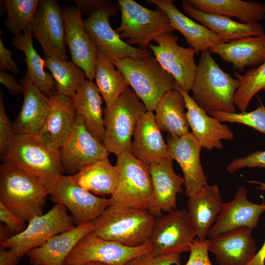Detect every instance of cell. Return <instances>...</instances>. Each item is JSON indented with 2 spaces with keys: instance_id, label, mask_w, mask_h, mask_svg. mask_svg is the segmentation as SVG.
<instances>
[{
  "instance_id": "cell-48",
  "label": "cell",
  "mask_w": 265,
  "mask_h": 265,
  "mask_svg": "<svg viewBox=\"0 0 265 265\" xmlns=\"http://www.w3.org/2000/svg\"><path fill=\"white\" fill-rule=\"evenodd\" d=\"M21 258L12 249L0 248V265H17Z\"/></svg>"
},
{
  "instance_id": "cell-40",
  "label": "cell",
  "mask_w": 265,
  "mask_h": 265,
  "mask_svg": "<svg viewBox=\"0 0 265 265\" xmlns=\"http://www.w3.org/2000/svg\"><path fill=\"white\" fill-rule=\"evenodd\" d=\"M209 114L221 122L243 124L265 134V106L262 103L251 111L239 113L211 111Z\"/></svg>"
},
{
  "instance_id": "cell-3",
  "label": "cell",
  "mask_w": 265,
  "mask_h": 265,
  "mask_svg": "<svg viewBox=\"0 0 265 265\" xmlns=\"http://www.w3.org/2000/svg\"><path fill=\"white\" fill-rule=\"evenodd\" d=\"M49 192L36 177L4 164L0 168V202L24 221L43 214Z\"/></svg>"
},
{
  "instance_id": "cell-43",
  "label": "cell",
  "mask_w": 265,
  "mask_h": 265,
  "mask_svg": "<svg viewBox=\"0 0 265 265\" xmlns=\"http://www.w3.org/2000/svg\"><path fill=\"white\" fill-rule=\"evenodd\" d=\"M13 124L7 116L4 106L2 94L0 93V156L2 158L14 135Z\"/></svg>"
},
{
  "instance_id": "cell-24",
  "label": "cell",
  "mask_w": 265,
  "mask_h": 265,
  "mask_svg": "<svg viewBox=\"0 0 265 265\" xmlns=\"http://www.w3.org/2000/svg\"><path fill=\"white\" fill-rule=\"evenodd\" d=\"M130 152L147 165L170 157L168 146L164 140L154 112L146 111L139 119L133 132Z\"/></svg>"
},
{
  "instance_id": "cell-5",
  "label": "cell",
  "mask_w": 265,
  "mask_h": 265,
  "mask_svg": "<svg viewBox=\"0 0 265 265\" xmlns=\"http://www.w3.org/2000/svg\"><path fill=\"white\" fill-rule=\"evenodd\" d=\"M156 219L147 210L110 205L92 221V232L104 239L136 247L149 239Z\"/></svg>"
},
{
  "instance_id": "cell-7",
  "label": "cell",
  "mask_w": 265,
  "mask_h": 265,
  "mask_svg": "<svg viewBox=\"0 0 265 265\" xmlns=\"http://www.w3.org/2000/svg\"><path fill=\"white\" fill-rule=\"evenodd\" d=\"M120 171L118 186L111 195L110 205L148 210L153 199V187L149 166L125 151L117 157Z\"/></svg>"
},
{
  "instance_id": "cell-53",
  "label": "cell",
  "mask_w": 265,
  "mask_h": 265,
  "mask_svg": "<svg viewBox=\"0 0 265 265\" xmlns=\"http://www.w3.org/2000/svg\"><path fill=\"white\" fill-rule=\"evenodd\" d=\"M70 265H108L98 262H88L84 263Z\"/></svg>"
},
{
  "instance_id": "cell-27",
  "label": "cell",
  "mask_w": 265,
  "mask_h": 265,
  "mask_svg": "<svg viewBox=\"0 0 265 265\" xmlns=\"http://www.w3.org/2000/svg\"><path fill=\"white\" fill-rule=\"evenodd\" d=\"M146 2L156 5L166 14L172 29L178 30L184 36L196 54L224 42L206 26L182 13L175 5L173 0H147Z\"/></svg>"
},
{
  "instance_id": "cell-44",
  "label": "cell",
  "mask_w": 265,
  "mask_h": 265,
  "mask_svg": "<svg viewBox=\"0 0 265 265\" xmlns=\"http://www.w3.org/2000/svg\"><path fill=\"white\" fill-rule=\"evenodd\" d=\"M189 252V256L185 265H212L209 256L208 238L201 241L196 238Z\"/></svg>"
},
{
  "instance_id": "cell-41",
  "label": "cell",
  "mask_w": 265,
  "mask_h": 265,
  "mask_svg": "<svg viewBox=\"0 0 265 265\" xmlns=\"http://www.w3.org/2000/svg\"><path fill=\"white\" fill-rule=\"evenodd\" d=\"M180 255L157 254L152 251L134 257L124 265H181Z\"/></svg>"
},
{
  "instance_id": "cell-33",
  "label": "cell",
  "mask_w": 265,
  "mask_h": 265,
  "mask_svg": "<svg viewBox=\"0 0 265 265\" xmlns=\"http://www.w3.org/2000/svg\"><path fill=\"white\" fill-rule=\"evenodd\" d=\"M80 186L98 196L112 195L120 179L118 167L108 158L98 161L71 175Z\"/></svg>"
},
{
  "instance_id": "cell-21",
  "label": "cell",
  "mask_w": 265,
  "mask_h": 265,
  "mask_svg": "<svg viewBox=\"0 0 265 265\" xmlns=\"http://www.w3.org/2000/svg\"><path fill=\"white\" fill-rule=\"evenodd\" d=\"M175 88L183 95L185 101L186 119L191 133L202 148L208 150L223 148L222 140L231 141L234 133L226 125L209 115L194 101L188 92L181 89L175 83Z\"/></svg>"
},
{
  "instance_id": "cell-22",
  "label": "cell",
  "mask_w": 265,
  "mask_h": 265,
  "mask_svg": "<svg viewBox=\"0 0 265 265\" xmlns=\"http://www.w3.org/2000/svg\"><path fill=\"white\" fill-rule=\"evenodd\" d=\"M251 232L238 228L208 238L209 251L219 265H248L257 252Z\"/></svg>"
},
{
  "instance_id": "cell-50",
  "label": "cell",
  "mask_w": 265,
  "mask_h": 265,
  "mask_svg": "<svg viewBox=\"0 0 265 265\" xmlns=\"http://www.w3.org/2000/svg\"><path fill=\"white\" fill-rule=\"evenodd\" d=\"M248 265H265V240L261 248L256 252Z\"/></svg>"
},
{
  "instance_id": "cell-46",
  "label": "cell",
  "mask_w": 265,
  "mask_h": 265,
  "mask_svg": "<svg viewBox=\"0 0 265 265\" xmlns=\"http://www.w3.org/2000/svg\"><path fill=\"white\" fill-rule=\"evenodd\" d=\"M13 53L4 45L0 39V67L3 70H9L15 75L21 74L17 63L12 59Z\"/></svg>"
},
{
  "instance_id": "cell-51",
  "label": "cell",
  "mask_w": 265,
  "mask_h": 265,
  "mask_svg": "<svg viewBox=\"0 0 265 265\" xmlns=\"http://www.w3.org/2000/svg\"><path fill=\"white\" fill-rule=\"evenodd\" d=\"M11 234V232L9 228L6 225H3L1 223L0 228V243L12 236L10 235Z\"/></svg>"
},
{
  "instance_id": "cell-29",
  "label": "cell",
  "mask_w": 265,
  "mask_h": 265,
  "mask_svg": "<svg viewBox=\"0 0 265 265\" xmlns=\"http://www.w3.org/2000/svg\"><path fill=\"white\" fill-rule=\"evenodd\" d=\"M209 50L231 63L234 70L241 72L246 67H256L265 61V33L222 42Z\"/></svg>"
},
{
  "instance_id": "cell-47",
  "label": "cell",
  "mask_w": 265,
  "mask_h": 265,
  "mask_svg": "<svg viewBox=\"0 0 265 265\" xmlns=\"http://www.w3.org/2000/svg\"><path fill=\"white\" fill-rule=\"evenodd\" d=\"M0 82L13 95H18L23 92V88L14 76L7 73L3 69H0Z\"/></svg>"
},
{
  "instance_id": "cell-1",
  "label": "cell",
  "mask_w": 265,
  "mask_h": 265,
  "mask_svg": "<svg viewBox=\"0 0 265 265\" xmlns=\"http://www.w3.org/2000/svg\"><path fill=\"white\" fill-rule=\"evenodd\" d=\"M3 163L38 178L49 195L64 172L59 149L48 144L37 134H14L2 158Z\"/></svg>"
},
{
  "instance_id": "cell-14",
  "label": "cell",
  "mask_w": 265,
  "mask_h": 265,
  "mask_svg": "<svg viewBox=\"0 0 265 265\" xmlns=\"http://www.w3.org/2000/svg\"><path fill=\"white\" fill-rule=\"evenodd\" d=\"M59 153L64 172L70 175L108 158L109 154L103 143L89 132L82 119L77 115L72 130Z\"/></svg>"
},
{
  "instance_id": "cell-31",
  "label": "cell",
  "mask_w": 265,
  "mask_h": 265,
  "mask_svg": "<svg viewBox=\"0 0 265 265\" xmlns=\"http://www.w3.org/2000/svg\"><path fill=\"white\" fill-rule=\"evenodd\" d=\"M182 5L186 14L217 35L224 42L265 34L263 26L260 23H243L221 15L201 11L190 6L185 0L182 1Z\"/></svg>"
},
{
  "instance_id": "cell-10",
  "label": "cell",
  "mask_w": 265,
  "mask_h": 265,
  "mask_svg": "<svg viewBox=\"0 0 265 265\" xmlns=\"http://www.w3.org/2000/svg\"><path fill=\"white\" fill-rule=\"evenodd\" d=\"M75 226L73 217L67 213V209L57 204L45 214L33 217L22 232L1 242L0 248L12 249L22 258L53 237Z\"/></svg>"
},
{
  "instance_id": "cell-6",
  "label": "cell",
  "mask_w": 265,
  "mask_h": 265,
  "mask_svg": "<svg viewBox=\"0 0 265 265\" xmlns=\"http://www.w3.org/2000/svg\"><path fill=\"white\" fill-rule=\"evenodd\" d=\"M104 110L105 136L103 144L108 153L116 157L130 151L136 126L147 111L130 86Z\"/></svg>"
},
{
  "instance_id": "cell-18",
  "label": "cell",
  "mask_w": 265,
  "mask_h": 265,
  "mask_svg": "<svg viewBox=\"0 0 265 265\" xmlns=\"http://www.w3.org/2000/svg\"><path fill=\"white\" fill-rule=\"evenodd\" d=\"M62 13L65 42L72 61L84 71L88 80L93 81L98 53L85 29L82 14L77 7L72 5L64 7Z\"/></svg>"
},
{
  "instance_id": "cell-32",
  "label": "cell",
  "mask_w": 265,
  "mask_h": 265,
  "mask_svg": "<svg viewBox=\"0 0 265 265\" xmlns=\"http://www.w3.org/2000/svg\"><path fill=\"white\" fill-rule=\"evenodd\" d=\"M201 11L235 17L243 23H259L265 19V3L241 0H185Z\"/></svg>"
},
{
  "instance_id": "cell-8",
  "label": "cell",
  "mask_w": 265,
  "mask_h": 265,
  "mask_svg": "<svg viewBox=\"0 0 265 265\" xmlns=\"http://www.w3.org/2000/svg\"><path fill=\"white\" fill-rule=\"evenodd\" d=\"M121 23L115 29L130 45L137 44L147 50L151 42L159 34L172 32L167 16L160 9L147 8L133 0H118Z\"/></svg>"
},
{
  "instance_id": "cell-42",
  "label": "cell",
  "mask_w": 265,
  "mask_h": 265,
  "mask_svg": "<svg viewBox=\"0 0 265 265\" xmlns=\"http://www.w3.org/2000/svg\"><path fill=\"white\" fill-rule=\"evenodd\" d=\"M244 167L265 168V151H255L246 157L235 159L226 166V169L228 172L233 173Z\"/></svg>"
},
{
  "instance_id": "cell-49",
  "label": "cell",
  "mask_w": 265,
  "mask_h": 265,
  "mask_svg": "<svg viewBox=\"0 0 265 265\" xmlns=\"http://www.w3.org/2000/svg\"><path fill=\"white\" fill-rule=\"evenodd\" d=\"M105 0H75L77 8L82 14L91 13L98 6L105 2Z\"/></svg>"
},
{
  "instance_id": "cell-39",
  "label": "cell",
  "mask_w": 265,
  "mask_h": 265,
  "mask_svg": "<svg viewBox=\"0 0 265 265\" xmlns=\"http://www.w3.org/2000/svg\"><path fill=\"white\" fill-rule=\"evenodd\" d=\"M7 12L5 27L14 35L21 34L32 21L39 0H2Z\"/></svg>"
},
{
  "instance_id": "cell-19",
  "label": "cell",
  "mask_w": 265,
  "mask_h": 265,
  "mask_svg": "<svg viewBox=\"0 0 265 265\" xmlns=\"http://www.w3.org/2000/svg\"><path fill=\"white\" fill-rule=\"evenodd\" d=\"M265 211V204L250 202L247 190L240 186L234 198L223 204L220 213L208 233V238L238 228L252 230L258 226L260 216Z\"/></svg>"
},
{
  "instance_id": "cell-23",
  "label": "cell",
  "mask_w": 265,
  "mask_h": 265,
  "mask_svg": "<svg viewBox=\"0 0 265 265\" xmlns=\"http://www.w3.org/2000/svg\"><path fill=\"white\" fill-rule=\"evenodd\" d=\"M48 96L49 109L38 134L48 144L60 149L72 130L76 113L71 97L56 90Z\"/></svg>"
},
{
  "instance_id": "cell-11",
  "label": "cell",
  "mask_w": 265,
  "mask_h": 265,
  "mask_svg": "<svg viewBox=\"0 0 265 265\" xmlns=\"http://www.w3.org/2000/svg\"><path fill=\"white\" fill-rule=\"evenodd\" d=\"M152 251L149 239L145 243L130 247L102 238L92 232L82 238L65 261V265L98 262L108 265H124L132 258Z\"/></svg>"
},
{
  "instance_id": "cell-45",
  "label": "cell",
  "mask_w": 265,
  "mask_h": 265,
  "mask_svg": "<svg viewBox=\"0 0 265 265\" xmlns=\"http://www.w3.org/2000/svg\"><path fill=\"white\" fill-rule=\"evenodd\" d=\"M0 220L14 235L22 232L25 228V221L20 219L0 202Z\"/></svg>"
},
{
  "instance_id": "cell-4",
  "label": "cell",
  "mask_w": 265,
  "mask_h": 265,
  "mask_svg": "<svg viewBox=\"0 0 265 265\" xmlns=\"http://www.w3.org/2000/svg\"><path fill=\"white\" fill-rule=\"evenodd\" d=\"M110 59L144 104L147 111L154 112L161 98L175 88L173 77L152 54L142 58Z\"/></svg>"
},
{
  "instance_id": "cell-36",
  "label": "cell",
  "mask_w": 265,
  "mask_h": 265,
  "mask_svg": "<svg viewBox=\"0 0 265 265\" xmlns=\"http://www.w3.org/2000/svg\"><path fill=\"white\" fill-rule=\"evenodd\" d=\"M115 67L110 58L98 55L94 79L106 106L111 105L129 86L123 74Z\"/></svg>"
},
{
  "instance_id": "cell-37",
  "label": "cell",
  "mask_w": 265,
  "mask_h": 265,
  "mask_svg": "<svg viewBox=\"0 0 265 265\" xmlns=\"http://www.w3.org/2000/svg\"><path fill=\"white\" fill-rule=\"evenodd\" d=\"M45 66L51 73L55 83V90L71 97L80 83L87 78L85 73L73 61L54 55H45Z\"/></svg>"
},
{
  "instance_id": "cell-2",
  "label": "cell",
  "mask_w": 265,
  "mask_h": 265,
  "mask_svg": "<svg viewBox=\"0 0 265 265\" xmlns=\"http://www.w3.org/2000/svg\"><path fill=\"white\" fill-rule=\"evenodd\" d=\"M239 81L224 71L209 49L201 52L191 89L192 98L206 112H236L234 99Z\"/></svg>"
},
{
  "instance_id": "cell-20",
  "label": "cell",
  "mask_w": 265,
  "mask_h": 265,
  "mask_svg": "<svg viewBox=\"0 0 265 265\" xmlns=\"http://www.w3.org/2000/svg\"><path fill=\"white\" fill-rule=\"evenodd\" d=\"M170 157L153 162L149 165L153 187V199L148 211L156 218L162 212L175 210L177 196L183 191V178L174 170Z\"/></svg>"
},
{
  "instance_id": "cell-26",
  "label": "cell",
  "mask_w": 265,
  "mask_h": 265,
  "mask_svg": "<svg viewBox=\"0 0 265 265\" xmlns=\"http://www.w3.org/2000/svg\"><path fill=\"white\" fill-rule=\"evenodd\" d=\"M24 100L20 113L13 123L14 134H37L42 128L50 105L48 96L29 79L20 80Z\"/></svg>"
},
{
  "instance_id": "cell-35",
  "label": "cell",
  "mask_w": 265,
  "mask_h": 265,
  "mask_svg": "<svg viewBox=\"0 0 265 265\" xmlns=\"http://www.w3.org/2000/svg\"><path fill=\"white\" fill-rule=\"evenodd\" d=\"M33 38L30 30L27 28L22 34L14 35L12 45L25 54L24 60L27 67L25 77L48 96L55 90V83L52 75L44 70V59L35 49Z\"/></svg>"
},
{
  "instance_id": "cell-25",
  "label": "cell",
  "mask_w": 265,
  "mask_h": 265,
  "mask_svg": "<svg viewBox=\"0 0 265 265\" xmlns=\"http://www.w3.org/2000/svg\"><path fill=\"white\" fill-rule=\"evenodd\" d=\"M93 229L92 221L76 226L53 237L26 255L31 265H65L67 257L77 243Z\"/></svg>"
},
{
  "instance_id": "cell-17",
  "label": "cell",
  "mask_w": 265,
  "mask_h": 265,
  "mask_svg": "<svg viewBox=\"0 0 265 265\" xmlns=\"http://www.w3.org/2000/svg\"><path fill=\"white\" fill-rule=\"evenodd\" d=\"M167 144L170 157L182 169L186 195L189 197L208 184L200 159L202 147L191 132L181 137L168 134Z\"/></svg>"
},
{
  "instance_id": "cell-9",
  "label": "cell",
  "mask_w": 265,
  "mask_h": 265,
  "mask_svg": "<svg viewBox=\"0 0 265 265\" xmlns=\"http://www.w3.org/2000/svg\"><path fill=\"white\" fill-rule=\"evenodd\" d=\"M119 9L118 3L105 0L83 20L85 29L97 48L98 55L114 59L142 58L151 54L148 50L135 48L123 41L112 28L109 19Z\"/></svg>"
},
{
  "instance_id": "cell-28",
  "label": "cell",
  "mask_w": 265,
  "mask_h": 265,
  "mask_svg": "<svg viewBox=\"0 0 265 265\" xmlns=\"http://www.w3.org/2000/svg\"><path fill=\"white\" fill-rule=\"evenodd\" d=\"M188 198V217L196 231L197 238L204 241L223 204L218 185L207 184Z\"/></svg>"
},
{
  "instance_id": "cell-16",
  "label": "cell",
  "mask_w": 265,
  "mask_h": 265,
  "mask_svg": "<svg viewBox=\"0 0 265 265\" xmlns=\"http://www.w3.org/2000/svg\"><path fill=\"white\" fill-rule=\"evenodd\" d=\"M62 9L57 0H39L27 28L39 43L44 55H54L67 60Z\"/></svg>"
},
{
  "instance_id": "cell-12",
  "label": "cell",
  "mask_w": 265,
  "mask_h": 265,
  "mask_svg": "<svg viewBox=\"0 0 265 265\" xmlns=\"http://www.w3.org/2000/svg\"><path fill=\"white\" fill-rule=\"evenodd\" d=\"M178 37L172 32L161 33L156 37L157 45L150 44L148 48L161 66L174 78L176 84L183 90L191 91L197 65L192 48H185L178 44Z\"/></svg>"
},
{
  "instance_id": "cell-34",
  "label": "cell",
  "mask_w": 265,
  "mask_h": 265,
  "mask_svg": "<svg viewBox=\"0 0 265 265\" xmlns=\"http://www.w3.org/2000/svg\"><path fill=\"white\" fill-rule=\"evenodd\" d=\"M182 93L176 88L166 93L155 110V117L161 132L181 137L189 133V127Z\"/></svg>"
},
{
  "instance_id": "cell-38",
  "label": "cell",
  "mask_w": 265,
  "mask_h": 265,
  "mask_svg": "<svg viewBox=\"0 0 265 265\" xmlns=\"http://www.w3.org/2000/svg\"><path fill=\"white\" fill-rule=\"evenodd\" d=\"M235 76L239 81L235 104L240 112L246 111L253 97L260 91H265V61L243 74L237 72Z\"/></svg>"
},
{
  "instance_id": "cell-13",
  "label": "cell",
  "mask_w": 265,
  "mask_h": 265,
  "mask_svg": "<svg viewBox=\"0 0 265 265\" xmlns=\"http://www.w3.org/2000/svg\"><path fill=\"white\" fill-rule=\"evenodd\" d=\"M196 237L187 210L175 209L156 218L149 240L156 253L180 255L189 251Z\"/></svg>"
},
{
  "instance_id": "cell-15",
  "label": "cell",
  "mask_w": 265,
  "mask_h": 265,
  "mask_svg": "<svg viewBox=\"0 0 265 265\" xmlns=\"http://www.w3.org/2000/svg\"><path fill=\"white\" fill-rule=\"evenodd\" d=\"M52 201L70 212L76 226L93 221L110 205L102 198L78 185L71 175H61L50 194Z\"/></svg>"
},
{
  "instance_id": "cell-52",
  "label": "cell",
  "mask_w": 265,
  "mask_h": 265,
  "mask_svg": "<svg viewBox=\"0 0 265 265\" xmlns=\"http://www.w3.org/2000/svg\"><path fill=\"white\" fill-rule=\"evenodd\" d=\"M249 183L258 185L257 188L259 190L265 191V183L255 180H247Z\"/></svg>"
},
{
  "instance_id": "cell-30",
  "label": "cell",
  "mask_w": 265,
  "mask_h": 265,
  "mask_svg": "<svg viewBox=\"0 0 265 265\" xmlns=\"http://www.w3.org/2000/svg\"><path fill=\"white\" fill-rule=\"evenodd\" d=\"M76 115L82 120L89 132L104 142L105 127L103 98L93 81L84 80L71 97Z\"/></svg>"
}]
</instances>
